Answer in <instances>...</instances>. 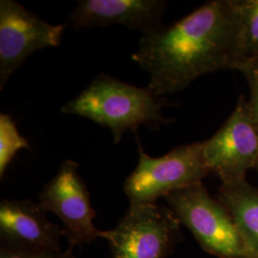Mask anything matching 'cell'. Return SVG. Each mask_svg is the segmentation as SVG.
Listing matches in <instances>:
<instances>
[{
	"label": "cell",
	"mask_w": 258,
	"mask_h": 258,
	"mask_svg": "<svg viewBox=\"0 0 258 258\" xmlns=\"http://www.w3.org/2000/svg\"><path fill=\"white\" fill-rule=\"evenodd\" d=\"M217 199L236 222L250 249L258 257V188L247 180L221 184Z\"/></svg>",
	"instance_id": "8fae6325"
},
{
	"label": "cell",
	"mask_w": 258,
	"mask_h": 258,
	"mask_svg": "<svg viewBox=\"0 0 258 258\" xmlns=\"http://www.w3.org/2000/svg\"><path fill=\"white\" fill-rule=\"evenodd\" d=\"M30 144L8 114H0V178L2 179L11 162L22 149H30Z\"/></svg>",
	"instance_id": "4fadbf2b"
},
{
	"label": "cell",
	"mask_w": 258,
	"mask_h": 258,
	"mask_svg": "<svg viewBox=\"0 0 258 258\" xmlns=\"http://www.w3.org/2000/svg\"><path fill=\"white\" fill-rule=\"evenodd\" d=\"M0 258H76L74 247L68 246L65 249L46 252H26L0 248Z\"/></svg>",
	"instance_id": "9a60e30c"
},
{
	"label": "cell",
	"mask_w": 258,
	"mask_h": 258,
	"mask_svg": "<svg viewBox=\"0 0 258 258\" xmlns=\"http://www.w3.org/2000/svg\"><path fill=\"white\" fill-rule=\"evenodd\" d=\"M165 200L208 253L217 258H258L231 213L211 196L203 182L178 189Z\"/></svg>",
	"instance_id": "3957f363"
},
{
	"label": "cell",
	"mask_w": 258,
	"mask_h": 258,
	"mask_svg": "<svg viewBox=\"0 0 258 258\" xmlns=\"http://www.w3.org/2000/svg\"><path fill=\"white\" fill-rule=\"evenodd\" d=\"M38 200L45 212L60 219L68 246L75 248L101 238L102 231L94 224L97 213L89 190L75 161L66 160L61 164L55 177L43 186Z\"/></svg>",
	"instance_id": "52a82bcc"
},
{
	"label": "cell",
	"mask_w": 258,
	"mask_h": 258,
	"mask_svg": "<svg viewBox=\"0 0 258 258\" xmlns=\"http://www.w3.org/2000/svg\"><path fill=\"white\" fill-rule=\"evenodd\" d=\"M239 0L208 1L169 26L143 34L131 58L149 77L158 97L173 95L206 74L234 69Z\"/></svg>",
	"instance_id": "6da1fadb"
},
{
	"label": "cell",
	"mask_w": 258,
	"mask_h": 258,
	"mask_svg": "<svg viewBox=\"0 0 258 258\" xmlns=\"http://www.w3.org/2000/svg\"><path fill=\"white\" fill-rule=\"evenodd\" d=\"M181 222L167 206L129 205L111 230L102 231L111 258H168L181 239Z\"/></svg>",
	"instance_id": "5b68a950"
},
{
	"label": "cell",
	"mask_w": 258,
	"mask_h": 258,
	"mask_svg": "<svg viewBox=\"0 0 258 258\" xmlns=\"http://www.w3.org/2000/svg\"><path fill=\"white\" fill-rule=\"evenodd\" d=\"M165 98L158 97L148 87L123 83L106 74L94 78L76 98L66 102L61 112L93 120L109 129L114 144H119L126 131L137 135L145 125L158 129L171 120L163 115Z\"/></svg>",
	"instance_id": "7a4b0ae2"
},
{
	"label": "cell",
	"mask_w": 258,
	"mask_h": 258,
	"mask_svg": "<svg viewBox=\"0 0 258 258\" xmlns=\"http://www.w3.org/2000/svg\"><path fill=\"white\" fill-rule=\"evenodd\" d=\"M62 228L50 221L38 203L29 199L0 202L1 248L16 251L46 252L62 249Z\"/></svg>",
	"instance_id": "9c48e42d"
},
{
	"label": "cell",
	"mask_w": 258,
	"mask_h": 258,
	"mask_svg": "<svg viewBox=\"0 0 258 258\" xmlns=\"http://www.w3.org/2000/svg\"><path fill=\"white\" fill-rule=\"evenodd\" d=\"M239 62L258 57V0H239Z\"/></svg>",
	"instance_id": "7c38bea8"
},
{
	"label": "cell",
	"mask_w": 258,
	"mask_h": 258,
	"mask_svg": "<svg viewBox=\"0 0 258 258\" xmlns=\"http://www.w3.org/2000/svg\"><path fill=\"white\" fill-rule=\"evenodd\" d=\"M64 25H53L15 0L0 1V90L29 55L61 44Z\"/></svg>",
	"instance_id": "ba28073f"
},
{
	"label": "cell",
	"mask_w": 258,
	"mask_h": 258,
	"mask_svg": "<svg viewBox=\"0 0 258 258\" xmlns=\"http://www.w3.org/2000/svg\"><path fill=\"white\" fill-rule=\"evenodd\" d=\"M203 154L210 173L221 184L246 179L258 166V127L249 101L241 95L231 116L217 132L203 142Z\"/></svg>",
	"instance_id": "8992f818"
},
{
	"label": "cell",
	"mask_w": 258,
	"mask_h": 258,
	"mask_svg": "<svg viewBox=\"0 0 258 258\" xmlns=\"http://www.w3.org/2000/svg\"><path fill=\"white\" fill-rule=\"evenodd\" d=\"M138 145V165L125 179L123 191L129 205L156 204L160 198L200 183L210 174L203 154V142L179 146L166 155H148Z\"/></svg>",
	"instance_id": "277c9868"
},
{
	"label": "cell",
	"mask_w": 258,
	"mask_h": 258,
	"mask_svg": "<svg viewBox=\"0 0 258 258\" xmlns=\"http://www.w3.org/2000/svg\"><path fill=\"white\" fill-rule=\"evenodd\" d=\"M164 0H81L68 17L75 30L119 24L143 34L163 26Z\"/></svg>",
	"instance_id": "30bf717a"
},
{
	"label": "cell",
	"mask_w": 258,
	"mask_h": 258,
	"mask_svg": "<svg viewBox=\"0 0 258 258\" xmlns=\"http://www.w3.org/2000/svg\"><path fill=\"white\" fill-rule=\"evenodd\" d=\"M234 69L245 77L249 85V103L258 127V57L240 61ZM255 170L258 171V166Z\"/></svg>",
	"instance_id": "5bb4252c"
}]
</instances>
